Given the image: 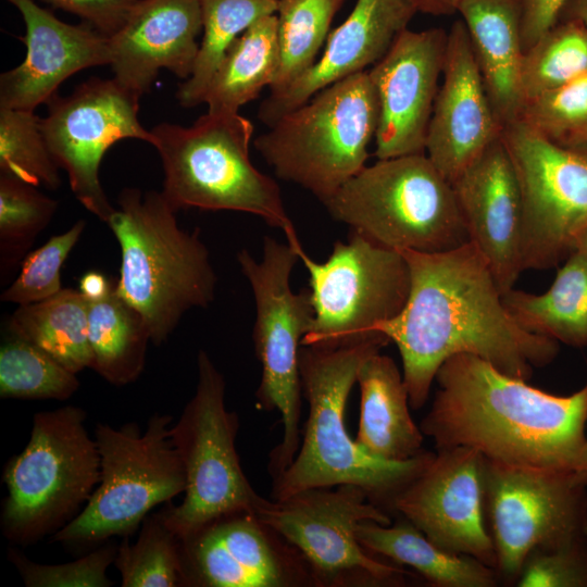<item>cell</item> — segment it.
I'll return each mask as SVG.
<instances>
[{
	"mask_svg": "<svg viewBox=\"0 0 587 587\" xmlns=\"http://www.w3.org/2000/svg\"><path fill=\"white\" fill-rule=\"evenodd\" d=\"M400 253L410 272L407 302L374 330L398 347L412 409L425 404L439 367L452 355L479 357L524 380L558 355V341L526 330L509 313L471 241L444 252Z\"/></svg>",
	"mask_w": 587,
	"mask_h": 587,
	"instance_id": "6da1fadb",
	"label": "cell"
},
{
	"mask_svg": "<svg viewBox=\"0 0 587 587\" xmlns=\"http://www.w3.org/2000/svg\"><path fill=\"white\" fill-rule=\"evenodd\" d=\"M420 428L437 450L466 447L516 466L575 471L586 447L587 382L557 396L469 353L447 359Z\"/></svg>",
	"mask_w": 587,
	"mask_h": 587,
	"instance_id": "7a4b0ae2",
	"label": "cell"
},
{
	"mask_svg": "<svg viewBox=\"0 0 587 587\" xmlns=\"http://www.w3.org/2000/svg\"><path fill=\"white\" fill-rule=\"evenodd\" d=\"M388 342L382 336L338 347L301 345L299 374L309 415L296 457L273 478V499L351 484L362 488L373 504L390 511L395 497L432 461L435 452L428 450L404 461L375 458L347 432L346 404L359 369Z\"/></svg>",
	"mask_w": 587,
	"mask_h": 587,
	"instance_id": "3957f363",
	"label": "cell"
},
{
	"mask_svg": "<svg viewBox=\"0 0 587 587\" xmlns=\"http://www.w3.org/2000/svg\"><path fill=\"white\" fill-rule=\"evenodd\" d=\"M117 204L107 222L121 248L115 289L160 345L187 311L214 300L216 275L199 232L178 225L162 191L127 187Z\"/></svg>",
	"mask_w": 587,
	"mask_h": 587,
	"instance_id": "277c9868",
	"label": "cell"
},
{
	"mask_svg": "<svg viewBox=\"0 0 587 587\" xmlns=\"http://www.w3.org/2000/svg\"><path fill=\"white\" fill-rule=\"evenodd\" d=\"M163 171V195L179 209L227 210L260 216L300 242L278 184L251 162L253 124L238 113H209L192 125L161 123L151 130Z\"/></svg>",
	"mask_w": 587,
	"mask_h": 587,
	"instance_id": "5b68a950",
	"label": "cell"
},
{
	"mask_svg": "<svg viewBox=\"0 0 587 587\" xmlns=\"http://www.w3.org/2000/svg\"><path fill=\"white\" fill-rule=\"evenodd\" d=\"M324 205L352 232L399 252H444L470 241L453 186L426 153L365 165Z\"/></svg>",
	"mask_w": 587,
	"mask_h": 587,
	"instance_id": "8992f818",
	"label": "cell"
},
{
	"mask_svg": "<svg viewBox=\"0 0 587 587\" xmlns=\"http://www.w3.org/2000/svg\"><path fill=\"white\" fill-rule=\"evenodd\" d=\"M378 114L377 95L364 71L320 90L253 145L277 177L324 204L366 165Z\"/></svg>",
	"mask_w": 587,
	"mask_h": 587,
	"instance_id": "52a82bcc",
	"label": "cell"
},
{
	"mask_svg": "<svg viewBox=\"0 0 587 587\" xmlns=\"http://www.w3.org/2000/svg\"><path fill=\"white\" fill-rule=\"evenodd\" d=\"M74 405L34 415L26 447L4 466L8 496L1 511L5 537L34 544L71 522L100 482V455Z\"/></svg>",
	"mask_w": 587,
	"mask_h": 587,
	"instance_id": "ba28073f",
	"label": "cell"
},
{
	"mask_svg": "<svg viewBox=\"0 0 587 587\" xmlns=\"http://www.w3.org/2000/svg\"><path fill=\"white\" fill-rule=\"evenodd\" d=\"M172 422L171 415L154 414L145 432L135 422L120 428L98 424L100 482L82 511L52 539L87 549L114 536H129L152 508L183 494L186 476Z\"/></svg>",
	"mask_w": 587,
	"mask_h": 587,
	"instance_id": "9c48e42d",
	"label": "cell"
},
{
	"mask_svg": "<svg viewBox=\"0 0 587 587\" xmlns=\"http://www.w3.org/2000/svg\"><path fill=\"white\" fill-rule=\"evenodd\" d=\"M298 260L297 251L288 242L270 236L264 237L260 260L246 249L237 253L255 304L253 342L262 365L257 402L261 409L277 410L283 425V439L270 454L268 472L273 478L290 465L300 447L299 350L311 327L314 309L310 289L294 292L290 288V275Z\"/></svg>",
	"mask_w": 587,
	"mask_h": 587,
	"instance_id": "30bf717a",
	"label": "cell"
},
{
	"mask_svg": "<svg viewBox=\"0 0 587 587\" xmlns=\"http://www.w3.org/2000/svg\"><path fill=\"white\" fill-rule=\"evenodd\" d=\"M196 391L172 437L182 460L185 497L180 504L166 502L160 510L165 523L184 538L210 521L234 512H257L265 498L246 477L235 447L239 420L225 405V379L209 354L197 357Z\"/></svg>",
	"mask_w": 587,
	"mask_h": 587,
	"instance_id": "8fae6325",
	"label": "cell"
},
{
	"mask_svg": "<svg viewBox=\"0 0 587 587\" xmlns=\"http://www.w3.org/2000/svg\"><path fill=\"white\" fill-rule=\"evenodd\" d=\"M309 273L314 317L301 345L338 347L384 336L375 326L403 309L410 272L403 255L352 232L323 263L292 247ZM386 337V336H385Z\"/></svg>",
	"mask_w": 587,
	"mask_h": 587,
	"instance_id": "7c38bea8",
	"label": "cell"
},
{
	"mask_svg": "<svg viewBox=\"0 0 587 587\" xmlns=\"http://www.w3.org/2000/svg\"><path fill=\"white\" fill-rule=\"evenodd\" d=\"M336 487L264 499L255 515L298 551L316 585H400L407 572L371 557L355 535L363 521L389 525V514L373 504L362 488Z\"/></svg>",
	"mask_w": 587,
	"mask_h": 587,
	"instance_id": "4fadbf2b",
	"label": "cell"
},
{
	"mask_svg": "<svg viewBox=\"0 0 587 587\" xmlns=\"http://www.w3.org/2000/svg\"><path fill=\"white\" fill-rule=\"evenodd\" d=\"M482 482L499 579L515 585L534 549L587 540V485L574 473L483 457Z\"/></svg>",
	"mask_w": 587,
	"mask_h": 587,
	"instance_id": "5bb4252c",
	"label": "cell"
},
{
	"mask_svg": "<svg viewBox=\"0 0 587 587\" xmlns=\"http://www.w3.org/2000/svg\"><path fill=\"white\" fill-rule=\"evenodd\" d=\"M523 203V268L549 270L587 227V150L554 142L516 120L503 127Z\"/></svg>",
	"mask_w": 587,
	"mask_h": 587,
	"instance_id": "9a60e30c",
	"label": "cell"
},
{
	"mask_svg": "<svg viewBox=\"0 0 587 587\" xmlns=\"http://www.w3.org/2000/svg\"><path fill=\"white\" fill-rule=\"evenodd\" d=\"M137 95L114 78L92 77L71 95H53L39 127L51 155L65 170L71 190L90 213L107 223L115 208L101 186L99 168L104 153L122 139L153 146L154 137L138 118Z\"/></svg>",
	"mask_w": 587,
	"mask_h": 587,
	"instance_id": "2e32d148",
	"label": "cell"
},
{
	"mask_svg": "<svg viewBox=\"0 0 587 587\" xmlns=\"http://www.w3.org/2000/svg\"><path fill=\"white\" fill-rule=\"evenodd\" d=\"M482 465L483 455L474 449H439L395 497L390 511L410 521L442 549L496 570L495 547L485 519Z\"/></svg>",
	"mask_w": 587,
	"mask_h": 587,
	"instance_id": "e0dca14e",
	"label": "cell"
},
{
	"mask_svg": "<svg viewBox=\"0 0 587 587\" xmlns=\"http://www.w3.org/2000/svg\"><path fill=\"white\" fill-rule=\"evenodd\" d=\"M448 43L441 27L405 29L369 76L378 100L375 157L425 153Z\"/></svg>",
	"mask_w": 587,
	"mask_h": 587,
	"instance_id": "ac0fdd59",
	"label": "cell"
},
{
	"mask_svg": "<svg viewBox=\"0 0 587 587\" xmlns=\"http://www.w3.org/2000/svg\"><path fill=\"white\" fill-rule=\"evenodd\" d=\"M254 513L218 516L180 538L185 587H286L309 579Z\"/></svg>",
	"mask_w": 587,
	"mask_h": 587,
	"instance_id": "d6986e66",
	"label": "cell"
},
{
	"mask_svg": "<svg viewBox=\"0 0 587 587\" xmlns=\"http://www.w3.org/2000/svg\"><path fill=\"white\" fill-rule=\"evenodd\" d=\"M502 130L465 25L459 18L448 32L442 84L435 100L425 153L452 184L501 137Z\"/></svg>",
	"mask_w": 587,
	"mask_h": 587,
	"instance_id": "ffe728a7",
	"label": "cell"
},
{
	"mask_svg": "<svg viewBox=\"0 0 587 587\" xmlns=\"http://www.w3.org/2000/svg\"><path fill=\"white\" fill-rule=\"evenodd\" d=\"M452 186L470 241L505 292L523 268V203L516 173L502 138L494 141Z\"/></svg>",
	"mask_w": 587,
	"mask_h": 587,
	"instance_id": "44dd1931",
	"label": "cell"
},
{
	"mask_svg": "<svg viewBox=\"0 0 587 587\" xmlns=\"http://www.w3.org/2000/svg\"><path fill=\"white\" fill-rule=\"evenodd\" d=\"M26 26L24 61L0 76V108L34 111L75 73L110 65L109 37L90 24L71 25L33 0H7Z\"/></svg>",
	"mask_w": 587,
	"mask_h": 587,
	"instance_id": "7402d4cb",
	"label": "cell"
},
{
	"mask_svg": "<svg viewBox=\"0 0 587 587\" xmlns=\"http://www.w3.org/2000/svg\"><path fill=\"white\" fill-rule=\"evenodd\" d=\"M417 12L414 0H357L328 34L320 59L285 89L270 92L260 104L259 120L270 127L325 87L376 64Z\"/></svg>",
	"mask_w": 587,
	"mask_h": 587,
	"instance_id": "603a6c76",
	"label": "cell"
},
{
	"mask_svg": "<svg viewBox=\"0 0 587 587\" xmlns=\"http://www.w3.org/2000/svg\"><path fill=\"white\" fill-rule=\"evenodd\" d=\"M201 32V0H138L124 26L109 37L113 78L140 98L161 68L188 79Z\"/></svg>",
	"mask_w": 587,
	"mask_h": 587,
	"instance_id": "cb8c5ba5",
	"label": "cell"
},
{
	"mask_svg": "<svg viewBox=\"0 0 587 587\" xmlns=\"http://www.w3.org/2000/svg\"><path fill=\"white\" fill-rule=\"evenodd\" d=\"M474 58L502 127L517 120L520 72L524 55L520 0H461Z\"/></svg>",
	"mask_w": 587,
	"mask_h": 587,
	"instance_id": "d4e9b609",
	"label": "cell"
},
{
	"mask_svg": "<svg viewBox=\"0 0 587 587\" xmlns=\"http://www.w3.org/2000/svg\"><path fill=\"white\" fill-rule=\"evenodd\" d=\"M358 446L375 458L404 461L422 453L424 434L410 414L409 394L395 361L380 352L362 362Z\"/></svg>",
	"mask_w": 587,
	"mask_h": 587,
	"instance_id": "484cf974",
	"label": "cell"
},
{
	"mask_svg": "<svg viewBox=\"0 0 587 587\" xmlns=\"http://www.w3.org/2000/svg\"><path fill=\"white\" fill-rule=\"evenodd\" d=\"M355 535L369 552L414 569L436 587H496L500 580L495 569L442 549L401 515L389 525L360 522Z\"/></svg>",
	"mask_w": 587,
	"mask_h": 587,
	"instance_id": "4316f807",
	"label": "cell"
},
{
	"mask_svg": "<svg viewBox=\"0 0 587 587\" xmlns=\"http://www.w3.org/2000/svg\"><path fill=\"white\" fill-rule=\"evenodd\" d=\"M502 301L513 319L526 330L559 344L587 346V255L573 251L542 294L511 288Z\"/></svg>",
	"mask_w": 587,
	"mask_h": 587,
	"instance_id": "83f0119b",
	"label": "cell"
},
{
	"mask_svg": "<svg viewBox=\"0 0 587 587\" xmlns=\"http://www.w3.org/2000/svg\"><path fill=\"white\" fill-rule=\"evenodd\" d=\"M279 66L276 13L251 24L227 49L215 71L203 103L209 113H238L271 87Z\"/></svg>",
	"mask_w": 587,
	"mask_h": 587,
	"instance_id": "f1b7e54d",
	"label": "cell"
},
{
	"mask_svg": "<svg viewBox=\"0 0 587 587\" xmlns=\"http://www.w3.org/2000/svg\"><path fill=\"white\" fill-rule=\"evenodd\" d=\"M89 300L76 289L63 288L39 302L20 305L7 329L36 345L77 374L91 366L88 339Z\"/></svg>",
	"mask_w": 587,
	"mask_h": 587,
	"instance_id": "f546056e",
	"label": "cell"
},
{
	"mask_svg": "<svg viewBox=\"0 0 587 587\" xmlns=\"http://www.w3.org/2000/svg\"><path fill=\"white\" fill-rule=\"evenodd\" d=\"M88 339L90 369L110 384L127 385L142 373L150 334L140 314L116 292L115 279L105 297L89 301Z\"/></svg>",
	"mask_w": 587,
	"mask_h": 587,
	"instance_id": "4dcf8cb0",
	"label": "cell"
},
{
	"mask_svg": "<svg viewBox=\"0 0 587 587\" xmlns=\"http://www.w3.org/2000/svg\"><path fill=\"white\" fill-rule=\"evenodd\" d=\"M277 5L278 0H201L203 36L193 72L176 92L182 107L203 103L229 46L257 20L276 13Z\"/></svg>",
	"mask_w": 587,
	"mask_h": 587,
	"instance_id": "1f68e13d",
	"label": "cell"
},
{
	"mask_svg": "<svg viewBox=\"0 0 587 587\" xmlns=\"http://www.w3.org/2000/svg\"><path fill=\"white\" fill-rule=\"evenodd\" d=\"M345 0H278L279 66L270 87L278 92L314 63L329 34L332 21Z\"/></svg>",
	"mask_w": 587,
	"mask_h": 587,
	"instance_id": "d6a6232c",
	"label": "cell"
},
{
	"mask_svg": "<svg viewBox=\"0 0 587 587\" xmlns=\"http://www.w3.org/2000/svg\"><path fill=\"white\" fill-rule=\"evenodd\" d=\"M0 348V397L68 399L79 387L76 374L42 349L8 330Z\"/></svg>",
	"mask_w": 587,
	"mask_h": 587,
	"instance_id": "836d02e7",
	"label": "cell"
},
{
	"mask_svg": "<svg viewBox=\"0 0 587 587\" xmlns=\"http://www.w3.org/2000/svg\"><path fill=\"white\" fill-rule=\"evenodd\" d=\"M125 536L113 564L123 587H185L180 538L161 511L148 514L134 545Z\"/></svg>",
	"mask_w": 587,
	"mask_h": 587,
	"instance_id": "e575fe53",
	"label": "cell"
},
{
	"mask_svg": "<svg viewBox=\"0 0 587 587\" xmlns=\"http://www.w3.org/2000/svg\"><path fill=\"white\" fill-rule=\"evenodd\" d=\"M587 74V30L558 21L524 52L520 72L522 105L536 96Z\"/></svg>",
	"mask_w": 587,
	"mask_h": 587,
	"instance_id": "d590c367",
	"label": "cell"
},
{
	"mask_svg": "<svg viewBox=\"0 0 587 587\" xmlns=\"http://www.w3.org/2000/svg\"><path fill=\"white\" fill-rule=\"evenodd\" d=\"M58 201L13 175L0 173L1 276L25 258L36 237L49 225Z\"/></svg>",
	"mask_w": 587,
	"mask_h": 587,
	"instance_id": "8d00e7d4",
	"label": "cell"
},
{
	"mask_svg": "<svg viewBox=\"0 0 587 587\" xmlns=\"http://www.w3.org/2000/svg\"><path fill=\"white\" fill-rule=\"evenodd\" d=\"M34 111L0 108V173L51 190L61 185L60 167Z\"/></svg>",
	"mask_w": 587,
	"mask_h": 587,
	"instance_id": "74e56055",
	"label": "cell"
},
{
	"mask_svg": "<svg viewBox=\"0 0 587 587\" xmlns=\"http://www.w3.org/2000/svg\"><path fill=\"white\" fill-rule=\"evenodd\" d=\"M517 120L554 142L574 146L587 130V74L526 101Z\"/></svg>",
	"mask_w": 587,
	"mask_h": 587,
	"instance_id": "f35d334b",
	"label": "cell"
},
{
	"mask_svg": "<svg viewBox=\"0 0 587 587\" xmlns=\"http://www.w3.org/2000/svg\"><path fill=\"white\" fill-rule=\"evenodd\" d=\"M85 226L86 222L79 220L66 232L52 236L41 247L29 252L23 260L17 277L2 292L1 300L24 305L42 301L61 291L62 265Z\"/></svg>",
	"mask_w": 587,
	"mask_h": 587,
	"instance_id": "ab89813d",
	"label": "cell"
},
{
	"mask_svg": "<svg viewBox=\"0 0 587 587\" xmlns=\"http://www.w3.org/2000/svg\"><path fill=\"white\" fill-rule=\"evenodd\" d=\"M117 547L105 542L64 564H39L14 549L9 551V559L27 587H109L113 582L107 576V570L114 562Z\"/></svg>",
	"mask_w": 587,
	"mask_h": 587,
	"instance_id": "60d3db41",
	"label": "cell"
},
{
	"mask_svg": "<svg viewBox=\"0 0 587 587\" xmlns=\"http://www.w3.org/2000/svg\"><path fill=\"white\" fill-rule=\"evenodd\" d=\"M519 587H587V540L537 548L526 557Z\"/></svg>",
	"mask_w": 587,
	"mask_h": 587,
	"instance_id": "b9f144b4",
	"label": "cell"
},
{
	"mask_svg": "<svg viewBox=\"0 0 587 587\" xmlns=\"http://www.w3.org/2000/svg\"><path fill=\"white\" fill-rule=\"evenodd\" d=\"M53 8L77 15L110 37L128 20L138 0H42Z\"/></svg>",
	"mask_w": 587,
	"mask_h": 587,
	"instance_id": "7bdbcfd3",
	"label": "cell"
},
{
	"mask_svg": "<svg viewBox=\"0 0 587 587\" xmlns=\"http://www.w3.org/2000/svg\"><path fill=\"white\" fill-rule=\"evenodd\" d=\"M564 2L565 0H520L524 52L557 23Z\"/></svg>",
	"mask_w": 587,
	"mask_h": 587,
	"instance_id": "ee69618b",
	"label": "cell"
},
{
	"mask_svg": "<svg viewBox=\"0 0 587 587\" xmlns=\"http://www.w3.org/2000/svg\"><path fill=\"white\" fill-rule=\"evenodd\" d=\"M114 279H109L99 272H88L82 276L79 282V291L89 300L96 301L105 297Z\"/></svg>",
	"mask_w": 587,
	"mask_h": 587,
	"instance_id": "f6af8a7d",
	"label": "cell"
},
{
	"mask_svg": "<svg viewBox=\"0 0 587 587\" xmlns=\"http://www.w3.org/2000/svg\"><path fill=\"white\" fill-rule=\"evenodd\" d=\"M558 21L575 22L587 30V0H565Z\"/></svg>",
	"mask_w": 587,
	"mask_h": 587,
	"instance_id": "bcb514c9",
	"label": "cell"
},
{
	"mask_svg": "<svg viewBox=\"0 0 587 587\" xmlns=\"http://www.w3.org/2000/svg\"><path fill=\"white\" fill-rule=\"evenodd\" d=\"M419 11L441 16L457 13L461 0H414Z\"/></svg>",
	"mask_w": 587,
	"mask_h": 587,
	"instance_id": "7dc6e473",
	"label": "cell"
},
{
	"mask_svg": "<svg viewBox=\"0 0 587 587\" xmlns=\"http://www.w3.org/2000/svg\"><path fill=\"white\" fill-rule=\"evenodd\" d=\"M575 476L577 477L579 482L587 485V442H586L584 452L582 454L580 461L578 463V466L575 471Z\"/></svg>",
	"mask_w": 587,
	"mask_h": 587,
	"instance_id": "c3c4849f",
	"label": "cell"
},
{
	"mask_svg": "<svg viewBox=\"0 0 587 587\" xmlns=\"http://www.w3.org/2000/svg\"><path fill=\"white\" fill-rule=\"evenodd\" d=\"M575 250H578L583 252L585 255H587V227L583 229L576 237Z\"/></svg>",
	"mask_w": 587,
	"mask_h": 587,
	"instance_id": "681fc988",
	"label": "cell"
},
{
	"mask_svg": "<svg viewBox=\"0 0 587 587\" xmlns=\"http://www.w3.org/2000/svg\"><path fill=\"white\" fill-rule=\"evenodd\" d=\"M574 148H580V149H586L587 150V130L585 132V134L577 140V142L572 146Z\"/></svg>",
	"mask_w": 587,
	"mask_h": 587,
	"instance_id": "f907efd6",
	"label": "cell"
}]
</instances>
